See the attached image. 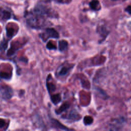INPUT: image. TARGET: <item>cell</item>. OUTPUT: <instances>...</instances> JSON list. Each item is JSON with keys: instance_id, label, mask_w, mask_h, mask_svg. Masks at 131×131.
Returning a JSON list of instances; mask_svg holds the SVG:
<instances>
[{"instance_id": "obj_1", "label": "cell", "mask_w": 131, "mask_h": 131, "mask_svg": "<svg viewBox=\"0 0 131 131\" xmlns=\"http://www.w3.org/2000/svg\"><path fill=\"white\" fill-rule=\"evenodd\" d=\"M42 17L41 16L35 13H30L27 15L26 21L27 24L34 29H39L44 26V21L42 20Z\"/></svg>"}, {"instance_id": "obj_2", "label": "cell", "mask_w": 131, "mask_h": 131, "mask_svg": "<svg viewBox=\"0 0 131 131\" xmlns=\"http://www.w3.org/2000/svg\"><path fill=\"white\" fill-rule=\"evenodd\" d=\"M39 36L42 40L45 42L50 38H58L59 37V35L57 31L54 28H52L46 29L44 32L41 34H40Z\"/></svg>"}, {"instance_id": "obj_3", "label": "cell", "mask_w": 131, "mask_h": 131, "mask_svg": "<svg viewBox=\"0 0 131 131\" xmlns=\"http://www.w3.org/2000/svg\"><path fill=\"white\" fill-rule=\"evenodd\" d=\"M0 93L2 98L5 100L11 99L14 94L13 89L8 85H3L0 86Z\"/></svg>"}, {"instance_id": "obj_4", "label": "cell", "mask_w": 131, "mask_h": 131, "mask_svg": "<svg viewBox=\"0 0 131 131\" xmlns=\"http://www.w3.org/2000/svg\"><path fill=\"white\" fill-rule=\"evenodd\" d=\"M73 66H72L71 64L68 63L66 64L65 63H64L59 67L58 69L57 70L56 73L59 76H64L69 72L71 69H72Z\"/></svg>"}, {"instance_id": "obj_5", "label": "cell", "mask_w": 131, "mask_h": 131, "mask_svg": "<svg viewBox=\"0 0 131 131\" xmlns=\"http://www.w3.org/2000/svg\"><path fill=\"white\" fill-rule=\"evenodd\" d=\"M34 12L35 13L42 17L45 16H51V13L50 10L47 7L42 5L37 6L35 8Z\"/></svg>"}, {"instance_id": "obj_6", "label": "cell", "mask_w": 131, "mask_h": 131, "mask_svg": "<svg viewBox=\"0 0 131 131\" xmlns=\"http://www.w3.org/2000/svg\"><path fill=\"white\" fill-rule=\"evenodd\" d=\"M50 120L51 126L52 127H54L57 129H60V130H71V129L68 128L65 125H64L61 123H60L58 120L54 118H51L50 119Z\"/></svg>"}, {"instance_id": "obj_7", "label": "cell", "mask_w": 131, "mask_h": 131, "mask_svg": "<svg viewBox=\"0 0 131 131\" xmlns=\"http://www.w3.org/2000/svg\"><path fill=\"white\" fill-rule=\"evenodd\" d=\"M65 119H67L70 120L75 121L76 119H78L79 118V114L76 112L75 110H71L70 112L69 113L68 115L63 117Z\"/></svg>"}, {"instance_id": "obj_8", "label": "cell", "mask_w": 131, "mask_h": 131, "mask_svg": "<svg viewBox=\"0 0 131 131\" xmlns=\"http://www.w3.org/2000/svg\"><path fill=\"white\" fill-rule=\"evenodd\" d=\"M68 47V43L66 40H60L58 41V49L61 52L66 51Z\"/></svg>"}, {"instance_id": "obj_9", "label": "cell", "mask_w": 131, "mask_h": 131, "mask_svg": "<svg viewBox=\"0 0 131 131\" xmlns=\"http://www.w3.org/2000/svg\"><path fill=\"white\" fill-rule=\"evenodd\" d=\"M70 106V104L67 102L63 103L58 109L55 110V112L57 114H60L62 112L67 110Z\"/></svg>"}, {"instance_id": "obj_10", "label": "cell", "mask_w": 131, "mask_h": 131, "mask_svg": "<svg viewBox=\"0 0 131 131\" xmlns=\"http://www.w3.org/2000/svg\"><path fill=\"white\" fill-rule=\"evenodd\" d=\"M51 100L52 102L55 105L59 103L61 101V96L60 94L52 95L51 96Z\"/></svg>"}, {"instance_id": "obj_11", "label": "cell", "mask_w": 131, "mask_h": 131, "mask_svg": "<svg viewBox=\"0 0 131 131\" xmlns=\"http://www.w3.org/2000/svg\"><path fill=\"white\" fill-rule=\"evenodd\" d=\"M91 8L94 10H99L101 8L100 4L98 0H93L90 3Z\"/></svg>"}, {"instance_id": "obj_12", "label": "cell", "mask_w": 131, "mask_h": 131, "mask_svg": "<svg viewBox=\"0 0 131 131\" xmlns=\"http://www.w3.org/2000/svg\"><path fill=\"white\" fill-rule=\"evenodd\" d=\"M47 90L49 94H51V93H53L56 90V85L55 84H54L53 82H49V80H47Z\"/></svg>"}, {"instance_id": "obj_13", "label": "cell", "mask_w": 131, "mask_h": 131, "mask_svg": "<svg viewBox=\"0 0 131 131\" xmlns=\"http://www.w3.org/2000/svg\"><path fill=\"white\" fill-rule=\"evenodd\" d=\"M8 47V41L3 39V40L0 42V51H4Z\"/></svg>"}, {"instance_id": "obj_14", "label": "cell", "mask_w": 131, "mask_h": 131, "mask_svg": "<svg viewBox=\"0 0 131 131\" xmlns=\"http://www.w3.org/2000/svg\"><path fill=\"white\" fill-rule=\"evenodd\" d=\"M14 34V30L12 28H6V35L8 37H12Z\"/></svg>"}, {"instance_id": "obj_15", "label": "cell", "mask_w": 131, "mask_h": 131, "mask_svg": "<svg viewBox=\"0 0 131 131\" xmlns=\"http://www.w3.org/2000/svg\"><path fill=\"white\" fill-rule=\"evenodd\" d=\"M11 76L10 74L7 73L6 72H2L0 73V78L5 79H10L11 78Z\"/></svg>"}, {"instance_id": "obj_16", "label": "cell", "mask_w": 131, "mask_h": 131, "mask_svg": "<svg viewBox=\"0 0 131 131\" xmlns=\"http://www.w3.org/2000/svg\"><path fill=\"white\" fill-rule=\"evenodd\" d=\"M93 121V118L90 116H85L83 119V122L85 125H89L91 124Z\"/></svg>"}, {"instance_id": "obj_17", "label": "cell", "mask_w": 131, "mask_h": 131, "mask_svg": "<svg viewBox=\"0 0 131 131\" xmlns=\"http://www.w3.org/2000/svg\"><path fill=\"white\" fill-rule=\"evenodd\" d=\"M46 48L49 50H56V47L53 44H52V43L51 41H49L47 43Z\"/></svg>"}, {"instance_id": "obj_18", "label": "cell", "mask_w": 131, "mask_h": 131, "mask_svg": "<svg viewBox=\"0 0 131 131\" xmlns=\"http://www.w3.org/2000/svg\"><path fill=\"white\" fill-rule=\"evenodd\" d=\"M6 125V120L0 118V128H2L4 127Z\"/></svg>"}, {"instance_id": "obj_19", "label": "cell", "mask_w": 131, "mask_h": 131, "mask_svg": "<svg viewBox=\"0 0 131 131\" xmlns=\"http://www.w3.org/2000/svg\"><path fill=\"white\" fill-rule=\"evenodd\" d=\"M125 11L128 13L129 14H131V6H128L125 9Z\"/></svg>"}, {"instance_id": "obj_20", "label": "cell", "mask_w": 131, "mask_h": 131, "mask_svg": "<svg viewBox=\"0 0 131 131\" xmlns=\"http://www.w3.org/2000/svg\"><path fill=\"white\" fill-rule=\"evenodd\" d=\"M4 10H3V11L2 10V11L0 10V17L3 20H4V18H3V17H4Z\"/></svg>"}, {"instance_id": "obj_21", "label": "cell", "mask_w": 131, "mask_h": 131, "mask_svg": "<svg viewBox=\"0 0 131 131\" xmlns=\"http://www.w3.org/2000/svg\"><path fill=\"white\" fill-rule=\"evenodd\" d=\"M19 60H21V61L25 62L26 63H27V62H28V60H27V59H26V58H25V57H21V58L19 59Z\"/></svg>"}]
</instances>
